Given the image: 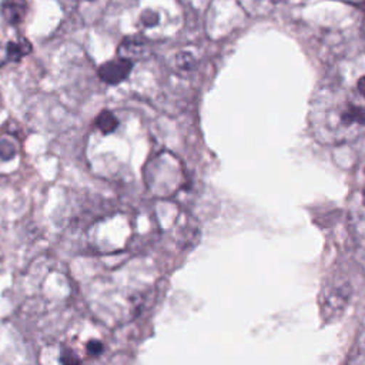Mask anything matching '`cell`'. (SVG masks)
I'll return each instance as SVG.
<instances>
[{"instance_id":"6da1fadb","label":"cell","mask_w":365,"mask_h":365,"mask_svg":"<svg viewBox=\"0 0 365 365\" xmlns=\"http://www.w3.org/2000/svg\"><path fill=\"white\" fill-rule=\"evenodd\" d=\"M133 68V61L128 58L118 57L115 60H110L100 66L98 76L104 83L108 84H117L123 80H125Z\"/></svg>"},{"instance_id":"7a4b0ae2","label":"cell","mask_w":365,"mask_h":365,"mask_svg":"<svg viewBox=\"0 0 365 365\" xmlns=\"http://www.w3.org/2000/svg\"><path fill=\"white\" fill-rule=\"evenodd\" d=\"M0 9L7 23L17 26L24 20L29 7H27V0H3Z\"/></svg>"},{"instance_id":"3957f363","label":"cell","mask_w":365,"mask_h":365,"mask_svg":"<svg viewBox=\"0 0 365 365\" xmlns=\"http://www.w3.org/2000/svg\"><path fill=\"white\" fill-rule=\"evenodd\" d=\"M30 53H31V44L27 38L9 41L3 50V57L0 58V64H4L6 61H20L24 56Z\"/></svg>"},{"instance_id":"277c9868","label":"cell","mask_w":365,"mask_h":365,"mask_svg":"<svg viewBox=\"0 0 365 365\" xmlns=\"http://www.w3.org/2000/svg\"><path fill=\"white\" fill-rule=\"evenodd\" d=\"M145 50H147V46L141 38L128 37V38H124L123 43L120 44L118 57L128 58V60L138 58L145 53Z\"/></svg>"},{"instance_id":"5b68a950","label":"cell","mask_w":365,"mask_h":365,"mask_svg":"<svg viewBox=\"0 0 365 365\" xmlns=\"http://www.w3.org/2000/svg\"><path fill=\"white\" fill-rule=\"evenodd\" d=\"M96 125L98 127V130H100L101 133L108 134V133H113V131L117 128L118 120H117V117H115L111 111L104 110V111H101V113L97 115V118H96Z\"/></svg>"},{"instance_id":"8992f818","label":"cell","mask_w":365,"mask_h":365,"mask_svg":"<svg viewBox=\"0 0 365 365\" xmlns=\"http://www.w3.org/2000/svg\"><path fill=\"white\" fill-rule=\"evenodd\" d=\"M14 154H16V148L11 144V141H9L6 138L0 140V158L10 160L11 157H14Z\"/></svg>"},{"instance_id":"52a82bcc","label":"cell","mask_w":365,"mask_h":365,"mask_svg":"<svg viewBox=\"0 0 365 365\" xmlns=\"http://www.w3.org/2000/svg\"><path fill=\"white\" fill-rule=\"evenodd\" d=\"M342 118L346 123H352V121H362L364 120V111L359 108H349L348 111H345L342 114Z\"/></svg>"},{"instance_id":"ba28073f","label":"cell","mask_w":365,"mask_h":365,"mask_svg":"<svg viewBox=\"0 0 365 365\" xmlns=\"http://www.w3.org/2000/svg\"><path fill=\"white\" fill-rule=\"evenodd\" d=\"M177 63H178L182 68H190L191 64L194 63V58H192V56L188 54V53H180V54L177 56Z\"/></svg>"},{"instance_id":"9c48e42d","label":"cell","mask_w":365,"mask_h":365,"mask_svg":"<svg viewBox=\"0 0 365 365\" xmlns=\"http://www.w3.org/2000/svg\"><path fill=\"white\" fill-rule=\"evenodd\" d=\"M103 349H104V346H103V344L100 342V341H88L87 342V352L90 354V355H100L101 352H103Z\"/></svg>"},{"instance_id":"30bf717a","label":"cell","mask_w":365,"mask_h":365,"mask_svg":"<svg viewBox=\"0 0 365 365\" xmlns=\"http://www.w3.org/2000/svg\"><path fill=\"white\" fill-rule=\"evenodd\" d=\"M356 87H358V91L365 97V76H362V77L358 80Z\"/></svg>"}]
</instances>
